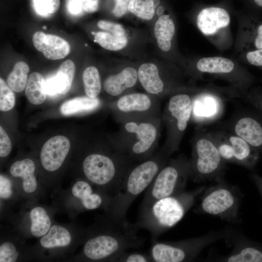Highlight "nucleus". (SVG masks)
<instances>
[{
    "instance_id": "1",
    "label": "nucleus",
    "mask_w": 262,
    "mask_h": 262,
    "mask_svg": "<svg viewBox=\"0 0 262 262\" xmlns=\"http://www.w3.org/2000/svg\"><path fill=\"white\" fill-rule=\"evenodd\" d=\"M138 229L135 223L110 215L105 230L98 232L86 241L83 254L91 261L115 262L124 252L139 248L144 245L145 239L138 236Z\"/></svg>"
},
{
    "instance_id": "2",
    "label": "nucleus",
    "mask_w": 262,
    "mask_h": 262,
    "mask_svg": "<svg viewBox=\"0 0 262 262\" xmlns=\"http://www.w3.org/2000/svg\"><path fill=\"white\" fill-rule=\"evenodd\" d=\"M206 187L196 189L160 199L146 210L140 212L135 224L137 228L148 230L152 241L173 227L194 205L197 197Z\"/></svg>"
},
{
    "instance_id": "3",
    "label": "nucleus",
    "mask_w": 262,
    "mask_h": 262,
    "mask_svg": "<svg viewBox=\"0 0 262 262\" xmlns=\"http://www.w3.org/2000/svg\"><path fill=\"white\" fill-rule=\"evenodd\" d=\"M166 156L147 160L134 167L126 175L108 209L110 215L127 220V212L135 198L150 185L160 169L167 162Z\"/></svg>"
},
{
    "instance_id": "4",
    "label": "nucleus",
    "mask_w": 262,
    "mask_h": 262,
    "mask_svg": "<svg viewBox=\"0 0 262 262\" xmlns=\"http://www.w3.org/2000/svg\"><path fill=\"white\" fill-rule=\"evenodd\" d=\"M190 179L196 183L224 179L227 163L222 158L210 131L197 126L193 141Z\"/></svg>"
},
{
    "instance_id": "5",
    "label": "nucleus",
    "mask_w": 262,
    "mask_h": 262,
    "mask_svg": "<svg viewBox=\"0 0 262 262\" xmlns=\"http://www.w3.org/2000/svg\"><path fill=\"white\" fill-rule=\"evenodd\" d=\"M202 194L195 209L196 213L216 216L232 224L242 222L240 207L244 195L237 186L224 179L205 188Z\"/></svg>"
},
{
    "instance_id": "6",
    "label": "nucleus",
    "mask_w": 262,
    "mask_h": 262,
    "mask_svg": "<svg viewBox=\"0 0 262 262\" xmlns=\"http://www.w3.org/2000/svg\"><path fill=\"white\" fill-rule=\"evenodd\" d=\"M232 227L218 231L211 230L204 235L185 240L158 242L152 241L149 255L154 262L193 261L207 246L220 240H225Z\"/></svg>"
},
{
    "instance_id": "7",
    "label": "nucleus",
    "mask_w": 262,
    "mask_h": 262,
    "mask_svg": "<svg viewBox=\"0 0 262 262\" xmlns=\"http://www.w3.org/2000/svg\"><path fill=\"white\" fill-rule=\"evenodd\" d=\"M190 160L180 156L166 163L147 189L140 212L149 208L156 201L184 192L190 178Z\"/></svg>"
},
{
    "instance_id": "8",
    "label": "nucleus",
    "mask_w": 262,
    "mask_h": 262,
    "mask_svg": "<svg viewBox=\"0 0 262 262\" xmlns=\"http://www.w3.org/2000/svg\"><path fill=\"white\" fill-rule=\"evenodd\" d=\"M223 160L227 163H232L252 168L258 157L253 147L245 140L232 132L220 128L209 131Z\"/></svg>"
},
{
    "instance_id": "9",
    "label": "nucleus",
    "mask_w": 262,
    "mask_h": 262,
    "mask_svg": "<svg viewBox=\"0 0 262 262\" xmlns=\"http://www.w3.org/2000/svg\"><path fill=\"white\" fill-rule=\"evenodd\" d=\"M167 110L170 121L169 147L175 150L192 116V98L186 94L174 95L169 100Z\"/></svg>"
},
{
    "instance_id": "10",
    "label": "nucleus",
    "mask_w": 262,
    "mask_h": 262,
    "mask_svg": "<svg viewBox=\"0 0 262 262\" xmlns=\"http://www.w3.org/2000/svg\"><path fill=\"white\" fill-rule=\"evenodd\" d=\"M225 240L232 246V251L215 258L214 261L262 262V243L249 239L242 231L233 228Z\"/></svg>"
},
{
    "instance_id": "11",
    "label": "nucleus",
    "mask_w": 262,
    "mask_h": 262,
    "mask_svg": "<svg viewBox=\"0 0 262 262\" xmlns=\"http://www.w3.org/2000/svg\"><path fill=\"white\" fill-rule=\"evenodd\" d=\"M225 104L217 95L202 92L192 99V114L191 117L198 126L216 121L222 115Z\"/></svg>"
},
{
    "instance_id": "12",
    "label": "nucleus",
    "mask_w": 262,
    "mask_h": 262,
    "mask_svg": "<svg viewBox=\"0 0 262 262\" xmlns=\"http://www.w3.org/2000/svg\"><path fill=\"white\" fill-rule=\"evenodd\" d=\"M70 142L63 135H57L49 139L43 145L40 158L42 165L48 171L58 170L63 164L69 152Z\"/></svg>"
},
{
    "instance_id": "13",
    "label": "nucleus",
    "mask_w": 262,
    "mask_h": 262,
    "mask_svg": "<svg viewBox=\"0 0 262 262\" xmlns=\"http://www.w3.org/2000/svg\"><path fill=\"white\" fill-rule=\"evenodd\" d=\"M230 22L228 11L221 6H210L200 9L197 16L196 24L201 32L206 35L215 34Z\"/></svg>"
},
{
    "instance_id": "14",
    "label": "nucleus",
    "mask_w": 262,
    "mask_h": 262,
    "mask_svg": "<svg viewBox=\"0 0 262 262\" xmlns=\"http://www.w3.org/2000/svg\"><path fill=\"white\" fill-rule=\"evenodd\" d=\"M33 43L37 50L47 59H61L70 51V46L64 39L55 35L37 32L33 36Z\"/></svg>"
},
{
    "instance_id": "15",
    "label": "nucleus",
    "mask_w": 262,
    "mask_h": 262,
    "mask_svg": "<svg viewBox=\"0 0 262 262\" xmlns=\"http://www.w3.org/2000/svg\"><path fill=\"white\" fill-rule=\"evenodd\" d=\"M75 71L74 63L70 60L64 62L57 72L45 80L47 95L50 97L64 95L70 90Z\"/></svg>"
},
{
    "instance_id": "16",
    "label": "nucleus",
    "mask_w": 262,
    "mask_h": 262,
    "mask_svg": "<svg viewBox=\"0 0 262 262\" xmlns=\"http://www.w3.org/2000/svg\"><path fill=\"white\" fill-rule=\"evenodd\" d=\"M125 128L129 132L136 134L138 141L131 147L133 157H142L146 155L157 137V130L154 126L150 123H142L137 124L133 122H128Z\"/></svg>"
},
{
    "instance_id": "17",
    "label": "nucleus",
    "mask_w": 262,
    "mask_h": 262,
    "mask_svg": "<svg viewBox=\"0 0 262 262\" xmlns=\"http://www.w3.org/2000/svg\"><path fill=\"white\" fill-rule=\"evenodd\" d=\"M72 193L80 200L83 208L87 210H95L105 203L109 209L111 202L110 198L102 196L101 192H95L90 184L84 180L78 181L73 185Z\"/></svg>"
},
{
    "instance_id": "18",
    "label": "nucleus",
    "mask_w": 262,
    "mask_h": 262,
    "mask_svg": "<svg viewBox=\"0 0 262 262\" xmlns=\"http://www.w3.org/2000/svg\"><path fill=\"white\" fill-rule=\"evenodd\" d=\"M138 79L137 71L132 67H126L120 73L108 77L103 83L105 91L116 96L126 89L133 86Z\"/></svg>"
},
{
    "instance_id": "19",
    "label": "nucleus",
    "mask_w": 262,
    "mask_h": 262,
    "mask_svg": "<svg viewBox=\"0 0 262 262\" xmlns=\"http://www.w3.org/2000/svg\"><path fill=\"white\" fill-rule=\"evenodd\" d=\"M35 164L30 159H25L13 163L10 168V174L22 179V187L27 193H32L37 188V183L34 176Z\"/></svg>"
},
{
    "instance_id": "20",
    "label": "nucleus",
    "mask_w": 262,
    "mask_h": 262,
    "mask_svg": "<svg viewBox=\"0 0 262 262\" xmlns=\"http://www.w3.org/2000/svg\"><path fill=\"white\" fill-rule=\"evenodd\" d=\"M137 73L139 81L147 92L158 94L163 91L164 84L160 78L158 67L155 64L151 63L142 64Z\"/></svg>"
},
{
    "instance_id": "21",
    "label": "nucleus",
    "mask_w": 262,
    "mask_h": 262,
    "mask_svg": "<svg viewBox=\"0 0 262 262\" xmlns=\"http://www.w3.org/2000/svg\"><path fill=\"white\" fill-rule=\"evenodd\" d=\"M175 32L174 22L169 15H162L158 18L154 25V32L158 46L162 50L166 52L170 50Z\"/></svg>"
},
{
    "instance_id": "22",
    "label": "nucleus",
    "mask_w": 262,
    "mask_h": 262,
    "mask_svg": "<svg viewBox=\"0 0 262 262\" xmlns=\"http://www.w3.org/2000/svg\"><path fill=\"white\" fill-rule=\"evenodd\" d=\"M100 105L98 98L88 97H80L67 100L61 106V113L65 116H69L81 113L92 111Z\"/></svg>"
},
{
    "instance_id": "23",
    "label": "nucleus",
    "mask_w": 262,
    "mask_h": 262,
    "mask_svg": "<svg viewBox=\"0 0 262 262\" xmlns=\"http://www.w3.org/2000/svg\"><path fill=\"white\" fill-rule=\"evenodd\" d=\"M25 95L32 104L39 105L43 103L47 97L45 80L38 72L31 73L25 87Z\"/></svg>"
},
{
    "instance_id": "24",
    "label": "nucleus",
    "mask_w": 262,
    "mask_h": 262,
    "mask_svg": "<svg viewBox=\"0 0 262 262\" xmlns=\"http://www.w3.org/2000/svg\"><path fill=\"white\" fill-rule=\"evenodd\" d=\"M71 241V236L69 231L61 226L54 225L42 237L40 244L44 248H52L66 246Z\"/></svg>"
},
{
    "instance_id": "25",
    "label": "nucleus",
    "mask_w": 262,
    "mask_h": 262,
    "mask_svg": "<svg viewBox=\"0 0 262 262\" xmlns=\"http://www.w3.org/2000/svg\"><path fill=\"white\" fill-rule=\"evenodd\" d=\"M196 67L201 72L227 74L233 71L234 65L228 59L216 56L200 59Z\"/></svg>"
},
{
    "instance_id": "26",
    "label": "nucleus",
    "mask_w": 262,
    "mask_h": 262,
    "mask_svg": "<svg viewBox=\"0 0 262 262\" xmlns=\"http://www.w3.org/2000/svg\"><path fill=\"white\" fill-rule=\"evenodd\" d=\"M151 104L150 98L143 93H132L121 97L117 101L118 109L124 112H143L149 109Z\"/></svg>"
},
{
    "instance_id": "27",
    "label": "nucleus",
    "mask_w": 262,
    "mask_h": 262,
    "mask_svg": "<svg viewBox=\"0 0 262 262\" xmlns=\"http://www.w3.org/2000/svg\"><path fill=\"white\" fill-rule=\"evenodd\" d=\"M31 221L30 231L32 234L37 237H42L50 228L51 220L46 210L41 207H36L30 212Z\"/></svg>"
},
{
    "instance_id": "28",
    "label": "nucleus",
    "mask_w": 262,
    "mask_h": 262,
    "mask_svg": "<svg viewBox=\"0 0 262 262\" xmlns=\"http://www.w3.org/2000/svg\"><path fill=\"white\" fill-rule=\"evenodd\" d=\"M93 34L94 41L106 49L114 51L121 50L128 43L126 34H118L105 31L98 32Z\"/></svg>"
},
{
    "instance_id": "29",
    "label": "nucleus",
    "mask_w": 262,
    "mask_h": 262,
    "mask_svg": "<svg viewBox=\"0 0 262 262\" xmlns=\"http://www.w3.org/2000/svg\"><path fill=\"white\" fill-rule=\"evenodd\" d=\"M29 70V67L26 63L19 61L16 63L7 79V84L12 90L20 92L25 89Z\"/></svg>"
},
{
    "instance_id": "30",
    "label": "nucleus",
    "mask_w": 262,
    "mask_h": 262,
    "mask_svg": "<svg viewBox=\"0 0 262 262\" xmlns=\"http://www.w3.org/2000/svg\"><path fill=\"white\" fill-rule=\"evenodd\" d=\"M82 81L86 96L91 98H97L101 89L98 69L93 66L85 68L82 74Z\"/></svg>"
},
{
    "instance_id": "31",
    "label": "nucleus",
    "mask_w": 262,
    "mask_h": 262,
    "mask_svg": "<svg viewBox=\"0 0 262 262\" xmlns=\"http://www.w3.org/2000/svg\"><path fill=\"white\" fill-rule=\"evenodd\" d=\"M153 0H130L128 10L138 17L150 20L154 15Z\"/></svg>"
},
{
    "instance_id": "32",
    "label": "nucleus",
    "mask_w": 262,
    "mask_h": 262,
    "mask_svg": "<svg viewBox=\"0 0 262 262\" xmlns=\"http://www.w3.org/2000/svg\"><path fill=\"white\" fill-rule=\"evenodd\" d=\"M15 104V96L12 89L5 81L0 78V110L7 112L11 110Z\"/></svg>"
},
{
    "instance_id": "33",
    "label": "nucleus",
    "mask_w": 262,
    "mask_h": 262,
    "mask_svg": "<svg viewBox=\"0 0 262 262\" xmlns=\"http://www.w3.org/2000/svg\"><path fill=\"white\" fill-rule=\"evenodd\" d=\"M34 10L39 15L49 16L57 11L60 0H32Z\"/></svg>"
},
{
    "instance_id": "34",
    "label": "nucleus",
    "mask_w": 262,
    "mask_h": 262,
    "mask_svg": "<svg viewBox=\"0 0 262 262\" xmlns=\"http://www.w3.org/2000/svg\"><path fill=\"white\" fill-rule=\"evenodd\" d=\"M18 253L14 245L5 242L0 246V262H14L17 260Z\"/></svg>"
},
{
    "instance_id": "35",
    "label": "nucleus",
    "mask_w": 262,
    "mask_h": 262,
    "mask_svg": "<svg viewBox=\"0 0 262 262\" xmlns=\"http://www.w3.org/2000/svg\"><path fill=\"white\" fill-rule=\"evenodd\" d=\"M115 262H152L149 255L140 252H124L118 256Z\"/></svg>"
},
{
    "instance_id": "36",
    "label": "nucleus",
    "mask_w": 262,
    "mask_h": 262,
    "mask_svg": "<svg viewBox=\"0 0 262 262\" xmlns=\"http://www.w3.org/2000/svg\"><path fill=\"white\" fill-rule=\"evenodd\" d=\"M98 26L100 29L114 33L126 35V31L120 24L101 20L98 22Z\"/></svg>"
},
{
    "instance_id": "37",
    "label": "nucleus",
    "mask_w": 262,
    "mask_h": 262,
    "mask_svg": "<svg viewBox=\"0 0 262 262\" xmlns=\"http://www.w3.org/2000/svg\"><path fill=\"white\" fill-rule=\"evenodd\" d=\"M12 144L10 138L1 126L0 127V156L5 157L11 152Z\"/></svg>"
},
{
    "instance_id": "38",
    "label": "nucleus",
    "mask_w": 262,
    "mask_h": 262,
    "mask_svg": "<svg viewBox=\"0 0 262 262\" xmlns=\"http://www.w3.org/2000/svg\"><path fill=\"white\" fill-rule=\"evenodd\" d=\"M12 195V185L10 180L0 175V196L2 199H8Z\"/></svg>"
},
{
    "instance_id": "39",
    "label": "nucleus",
    "mask_w": 262,
    "mask_h": 262,
    "mask_svg": "<svg viewBox=\"0 0 262 262\" xmlns=\"http://www.w3.org/2000/svg\"><path fill=\"white\" fill-rule=\"evenodd\" d=\"M130 0H115V5L112 10L115 16L117 17L124 15L128 10Z\"/></svg>"
},
{
    "instance_id": "40",
    "label": "nucleus",
    "mask_w": 262,
    "mask_h": 262,
    "mask_svg": "<svg viewBox=\"0 0 262 262\" xmlns=\"http://www.w3.org/2000/svg\"><path fill=\"white\" fill-rule=\"evenodd\" d=\"M248 62L255 66H262V49L248 52L246 54Z\"/></svg>"
},
{
    "instance_id": "41",
    "label": "nucleus",
    "mask_w": 262,
    "mask_h": 262,
    "mask_svg": "<svg viewBox=\"0 0 262 262\" xmlns=\"http://www.w3.org/2000/svg\"><path fill=\"white\" fill-rule=\"evenodd\" d=\"M66 7L68 12L74 16H79L84 11L80 0H67Z\"/></svg>"
},
{
    "instance_id": "42",
    "label": "nucleus",
    "mask_w": 262,
    "mask_h": 262,
    "mask_svg": "<svg viewBox=\"0 0 262 262\" xmlns=\"http://www.w3.org/2000/svg\"><path fill=\"white\" fill-rule=\"evenodd\" d=\"M82 8L86 13H92L97 11L98 8L99 0H80Z\"/></svg>"
},
{
    "instance_id": "43",
    "label": "nucleus",
    "mask_w": 262,
    "mask_h": 262,
    "mask_svg": "<svg viewBox=\"0 0 262 262\" xmlns=\"http://www.w3.org/2000/svg\"><path fill=\"white\" fill-rule=\"evenodd\" d=\"M249 178L254 183L262 199V177L256 174H252Z\"/></svg>"
},
{
    "instance_id": "44",
    "label": "nucleus",
    "mask_w": 262,
    "mask_h": 262,
    "mask_svg": "<svg viewBox=\"0 0 262 262\" xmlns=\"http://www.w3.org/2000/svg\"><path fill=\"white\" fill-rule=\"evenodd\" d=\"M257 35L254 40V45L257 49H262V23L257 29Z\"/></svg>"
},
{
    "instance_id": "45",
    "label": "nucleus",
    "mask_w": 262,
    "mask_h": 262,
    "mask_svg": "<svg viewBox=\"0 0 262 262\" xmlns=\"http://www.w3.org/2000/svg\"><path fill=\"white\" fill-rule=\"evenodd\" d=\"M254 4L259 7L262 8V0H251Z\"/></svg>"
}]
</instances>
